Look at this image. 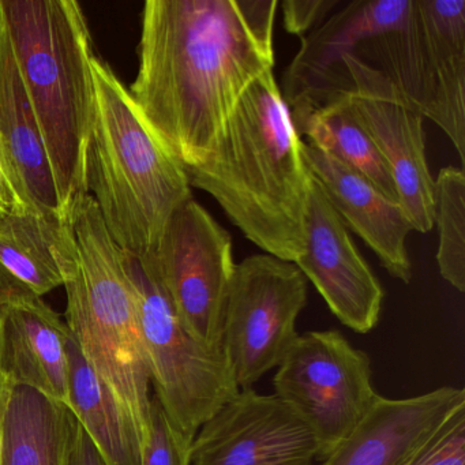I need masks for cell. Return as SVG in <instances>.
Returning a JSON list of instances; mask_svg holds the SVG:
<instances>
[{
  "instance_id": "obj_8",
  "label": "cell",
  "mask_w": 465,
  "mask_h": 465,
  "mask_svg": "<svg viewBox=\"0 0 465 465\" xmlns=\"http://www.w3.org/2000/svg\"><path fill=\"white\" fill-rule=\"evenodd\" d=\"M307 279L293 262L261 252L236 263L225 304L222 351L239 389L282 363L298 339Z\"/></svg>"
},
{
  "instance_id": "obj_13",
  "label": "cell",
  "mask_w": 465,
  "mask_h": 465,
  "mask_svg": "<svg viewBox=\"0 0 465 465\" xmlns=\"http://www.w3.org/2000/svg\"><path fill=\"white\" fill-rule=\"evenodd\" d=\"M410 4L411 0H353L303 37L279 85L290 113L317 110L348 94L352 81L345 56L401 25Z\"/></svg>"
},
{
  "instance_id": "obj_2",
  "label": "cell",
  "mask_w": 465,
  "mask_h": 465,
  "mask_svg": "<svg viewBox=\"0 0 465 465\" xmlns=\"http://www.w3.org/2000/svg\"><path fill=\"white\" fill-rule=\"evenodd\" d=\"M186 173L252 243L295 263L303 252L310 170L273 70L247 89L205 162Z\"/></svg>"
},
{
  "instance_id": "obj_16",
  "label": "cell",
  "mask_w": 465,
  "mask_h": 465,
  "mask_svg": "<svg viewBox=\"0 0 465 465\" xmlns=\"http://www.w3.org/2000/svg\"><path fill=\"white\" fill-rule=\"evenodd\" d=\"M303 157L347 228L361 236L391 276L408 284L412 266L407 238L413 230L400 203H391L361 173L304 141Z\"/></svg>"
},
{
  "instance_id": "obj_15",
  "label": "cell",
  "mask_w": 465,
  "mask_h": 465,
  "mask_svg": "<svg viewBox=\"0 0 465 465\" xmlns=\"http://www.w3.org/2000/svg\"><path fill=\"white\" fill-rule=\"evenodd\" d=\"M465 404L464 389L442 386L420 396L377 394L366 415L320 465H404Z\"/></svg>"
},
{
  "instance_id": "obj_4",
  "label": "cell",
  "mask_w": 465,
  "mask_h": 465,
  "mask_svg": "<svg viewBox=\"0 0 465 465\" xmlns=\"http://www.w3.org/2000/svg\"><path fill=\"white\" fill-rule=\"evenodd\" d=\"M92 72L96 103L86 186L114 242L146 255L176 209L193 198V187L113 67L94 55Z\"/></svg>"
},
{
  "instance_id": "obj_24",
  "label": "cell",
  "mask_w": 465,
  "mask_h": 465,
  "mask_svg": "<svg viewBox=\"0 0 465 465\" xmlns=\"http://www.w3.org/2000/svg\"><path fill=\"white\" fill-rule=\"evenodd\" d=\"M194 437L183 434L165 415L156 397L151 402V430L141 465H192Z\"/></svg>"
},
{
  "instance_id": "obj_28",
  "label": "cell",
  "mask_w": 465,
  "mask_h": 465,
  "mask_svg": "<svg viewBox=\"0 0 465 465\" xmlns=\"http://www.w3.org/2000/svg\"><path fill=\"white\" fill-rule=\"evenodd\" d=\"M69 465H105L96 446L94 445L85 430L78 423L77 419H75L74 430H73Z\"/></svg>"
},
{
  "instance_id": "obj_18",
  "label": "cell",
  "mask_w": 465,
  "mask_h": 465,
  "mask_svg": "<svg viewBox=\"0 0 465 465\" xmlns=\"http://www.w3.org/2000/svg\"><path fill=\"white\" fill-rule=\"evenodd\" d=\"M70 331L43 298L0 312V374L69 407Z\"/></svg>"
},
{
  "instance_id": "obj_1",
  "label": "cell",
  "mask_w": 465,
  "mask_h": 465,
  "mask_svg": "<svg viewBox=\"0 0 465 465\" xmlns=\"http://www.w3.org/2000/svg\"><path fill=\"white\" fill-rule=\"evenodd\" d=\"M277 0H148L138 110L184 170L205 162L247 89L273 70Z\"/></svg>"
},
{
  "instance_id": "obj_5",
  "label": "cell",
  "mask_w": 465,
  "mask_h": 465,
  "mask_svg": "<svg viewBox=\"0 0 465 465\" xmlns=\"http://www.w3.org/2000/svg\"><path fill=\"white\" fill-rule=\"evenodd\" d=\"M72 225L74 242L64 273L66 325L89 366L132 419L143 448L151 430V374L122 249L91 194L78 203Z\"/></svg>"
},
{
  "instance_id": "obj_26",
  "label": "cell",
  "mask_w": 465,
  "mask_h": 465,
  "mask_svg": "<svg viewBox=\"0 0 465 465\" xmlns=\"http://www.w3.org/2000/svg\"><path fill=\"white\" fill-rule=\"evenodd\" d=\"M339 4V0H285L280 5L285 31L303 39L331 17Z\"/></svg>"
},
{
  "instance_id": "obj_27",
  "label": "cell",
  "mask_w": 465,
  "mask_h": 465,
  "mask_svg": "<svg viewBox=\"0 0 465 465\" xmlns=\"http://www.w3.org/2000/svg\"><path fill=\"white\" fill-rule=\"evenodd\" d=\"M32 211L18 194L12 176L0 157V220L12 214L29 213Z\"/></svg>"
},
{
  "instance_id": "obj_6",
  "label": "cell",
  "mask_w": 465,
  "mask_h": 465,
  "mask_svg": "<svg viewBox=\"0 0 465 465\" xmlns=\"http://www.w3.org/2000/svg\"><path fill=\"white\" fill-rule=\"evenodd\" d=\"M122 265L137 304L154 397L176 429L195 437L241 389L223 352L193 339L176 317L152 252L134 255L122 250Z\"/></svg>"
},
{
  "instance_id": "obj_9",
  "label": "cell",
  "mask_w": 465,
  "mask_h": 465,
  "mask_svg": "<svg viewBox=\"0 0 465 465\" xmlns=\"http://www.w3.org/2000/svg\"><path fill=\"white\" fill-rule=\"evenodd\" d=\"M371 380L370 356L339 331H307L277 366L274 394L309 424L322 462L371 407Z\"/></svg>"
},
{
  "instance_id": "obj_29",
  "label": "cell",
  "mask_w": 465,
  "mask_h": 465,
  "mask_svg": "<svg viewBox=\"0 0 465 465\" xmlns=\"http://www.w3.org/2000/svg\"><path fill=\"white\" fill-rule=\"evenodd\" d=\"M29 295H34V293L20 287L17 282H13L6 274L0 272V312L10 303H15Z\"/></svg>"
},
{
  "instance_id": "obj_20",
  "label": "cell",
  "mask_w": 465,
  "mask_h": 465,
  "mask_svg": "<svg viewBox=\"0 0 465 465\" xmlns=\"http://www.w3.org/2000/svg\"><path fill=\"white\" fill-rule=\"evenodd\" d=\"M73 242L72 220L37 212L5 217L0 220V272L43 298L64 287Z\"/></svg>"
},
{
  "instance_id": "obj_7",
  "label": "cell",
  "mask_w": 465,
  "mask_h": 465,
  "mask_svg": "<svg viewBox=\"0 0 465 465\" xmlns=\"http://www.w3.org/2000/svg\"><path fill=\"white\" fill-rule=\"evenodd\" d=\"M408 102L434 122L465 164V0H411L401 25L364 43Z\"/></svg>"
},
{
  "instance_id": "obj_22",
  "label": "cell",
  "mask_w": 465,
  "mask_h": 465,
  "mask_svg": "<svg viewBox=\"0 0 465 465\" xmlns=\"http://www.w3.org/2000/svg\"><path fill=\"white\" fill-rule=\"evenodd\" d=\"M290 114L293 127L304 143L344 163L383 197L400 203L391 171L353 113L348 94L317 110Z\"/></svg>"
},
{
  "instance_id": "obj_14",
  "label": "cell",
  "mask_w": 465,
  "mask_h": 465,
  "mask_svg": "<svg viewBox=\"0 0 465 465\" xmlns=\"http://www.w3.org/2000/svg\"><path fill=\"white\" fill-rule=\"evenodd\" d=\"M342 325L369 333L380 322L382 285L361 257L320 182L310 173L303 252L295 261Z\"/></svg>"
},
{
  "instance_id": "obj_3",
  "label": "cell",
  "mask_w": 465,
  "mask_h": 465,
  "mask_svg": "<svg viewBox=\"0 0 465 465\" xmlns=\"http://www.w3.org/2000/svg\"><path fill=\"white\" fill-rule=\"evenodd\" d=\"M36 115L64 220L89 194L86 160L94 119L96 54L75 0H0Z\"/></svg>"
},
{
  "instance_id": "obj_12",
  "label": "cell",
  "mask_w": 465,
  "mask_h": 465,
  "mask_svg": "<svg viewBox=\"0 0 465 465\" xmlns=\"http://www.w3.org/2000/svg\"><path fill=\"white\" fill-rule=\"evenodd\" d=\"M309 424L276 394L241 389L195 434L192 465H314Z\"/></svg>"
},
{
  "instance_id": "obj_10",
  "label": "cell",
  "mask_w": 465,
  "mask_h": 465,
  "mask_svg": "<svg viewBox=\"0 0 465 465\" xmlns=\"http://www.w3.org/2000/svg\"><path fill=\"white\" fill-rule=\"evenodd\" d=\"M152 258L183 328L203 347L223 352L225 304L236 266L230 232L190 198L168 220Z\"/></svg>"
},
{
  "instance_id": "obj_23",
  "label": "cell",
  "mask_w": 465,
  "mask_h": 465,
  "mask_svg": "<svg viewBox=\"0 0 465 465\" xmlns=\"http://www.w3.org/2000/svg\"><path fill=\"white\" fill-rule=\"evenodd\" d=\"M437 262L440 276L465 291V176L461 168H442L434 179Z\"/></svg>"
},
{
  "instance_id": "obj_21",
  "label": "cell",
  "mask_w": 465,
  "mask_h": 465,
  "mask_svg": "<svg viewBox=\"0 0 465 465\" xmlns=\"http://www.w3.org/2000/svg\"><path fill=\"white\" fill-rule=\"evenodd\" d=\"M69 408L105 465L143 464V442L113 391L97 377L70 334Z\"/></svg>"
},
{
  "instance_id": "obj_19",
  "label": "cell",
  "mask_w": 465,
  "mask_h": 465,
  "mask_svg": "<svg viewBox=\"0 0 465 465\" xmlns=\"http://www.w3.org/2000/svg\"><path fill=\"white\" fill-rule=\"evenodd\" d=\"M74 421L64 402L0 374V465H69Z\"/></svg>"
},
{
  "instance_id": "obj_25",
  "label": "cell",
  "mask_w": 465,
  "mask_h": 465,
  "mask_svg": "<svg viewBox=\"0 0 465 465\" xmlns=\"http://www.w3.org/2000/svg\"><path fill=\"white\" fill-rule=\"evenodd\" d=\"M404 465H465V404L459 405Z\"/></svg>"
},
{
  "instance_id": "obj_17",
  "label": "cell",
  "mask_w": 465,
  "mask_h": 465,
  "mask_svg": "<svg viewBox=\"0 0 465 465\" xmlns=\"http://www.w3.org/2000/svg\"><path fill=\"white\" fill-rule=\"evenodd\" d=\"M0 157L24 203L64 220L53 168L0 12Z\"/></svg>"
},
{
  "instance_id": "obj_11",
  "label": "cell",
  "mask_w": 465,
  "mask_h": 465,
  "mask_svg": "<svg viewBox=\"0 0 465 465\" xmlns=\"http://www.w3.org/2000/svg\"><path fill=\"white\" fill-rule=\"evenodd\" d=\"M344 64L352 81L348 99L391 171L400 206L413 231L430 232L435 224V190L427 164L424 116L382 70L353 54L345 56Z\"/></svg>"
}]
</instances>
